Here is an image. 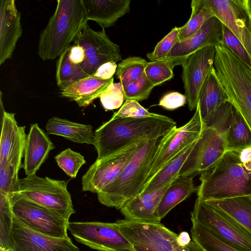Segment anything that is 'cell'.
<instances>
[{
    "instance_id": "cell-1",
    "label": "cell",
    "mask_w": 251,
    "mask_h": 251,
    "mask_svg": "<svg viewBox=\"0 0 251 251\" xmlns=\"http://www.w3.org/2000/svg\"><path fill=\"white\" fill-rule=\"evenodd\" d=\"M200 180L196 193L203 201L251 196V147L226 151Z\"/></svg>"
},
{
    "instance_id": "cell-2",
    "label": "cell",
    "mask_w": 251,
    "mask_h": 251,
    "mask_svg": "<svg viewBox=\"0 0 251 251\" xmlns=\"http://www.w3.org/2000/svg\"><path fill=\"white\" fill-rule=\"evenodd\" d=\"M176 126L175 121L162 115L145 118L112 116L94 133L92 145L98 153L97 160L147 138L163 137Z\"/></svg>"
},
{
    "instance_id": "cell-3",
    "label": "cell",
    "mask_w": 251,
    "mask_h": 251,
    "mask_svg": "<svg viewBox=\"0 0 251 251\" xmlns=\"http://www.w3.org/2000/svg\"><path fill=\"white\" fill-rule=\"evenodd\" d=\"M162 137H150L140 143L134 155L119 176L97 193L100 203L120 210L126 203L142 192Z\"/></svg>"
},
{
    "instance_id": "cell-4",
    "label": "cell",
    "mask_w": 251,
    "mask_h": 251,
    "mask_svg": "<svg viewBox=\"0 0 251 251\" xmlns=\"http://www.w3.org/2000/svg\"><path fill=\"white\" fill-rule=\"evenodd\" d=\"M55 10L39 35L37 53L53 60L71 45L87 23L82 0H58Z\"/></svg>"
},
{
    "instance_id": "cell-5",
    "label": "cell",
    "mask_w": 251,
    "mask_h": 251,
    "mask_svg": "<svg viewBox=\"0 0 251 251\" xmlns=\"http://www.w3.org/2000/svg\"><path fill=\"white\" fill-rule=\"evenodd\" d=\"M0 247L10 251H80L69 237H51L25 224L12 213L7 197L0 195Z\"/></svg>"
},
{
    "instance_id": "cell-6",
    "label": "cell",
    "mask_w": 251,
    "mask_h": 251,
    "mask_svg": "<svg viewBox=\"0 0 251 251\" xmlns=\"http://www.w3.org/2000/svg\"><path fill=\"white\" fill-rule=\"evenodd\" d=\"M214 67L229 98L251 129V67L221 43L215 47Z\"/></svg>"
},
{
    "instance_id": "cell-7",
    "label": "cell",
    "mask_w": 251,
    "mask_h": 251,
    "mask_svg": "<svg viewBox=\"0 0 251 251\" xmlns=\"http://www.w3.org/2000/svg\"><path fill=\"white\" fill-rule=\"evenodd\" d=\"M15 114L2 112L0 139V194L9 196L19 180L18 173L23 168L26 135L25 126H19Z\"/></svg>"
},
{
    "instance_id": "cell-8",
    "label": "cell",
    "mask_w": 251,
    "mask_h": 251,
    "mask_svg": "<svg viewBox=\"0 0 251 251\" xmlns=\"http://www.w3.org/2000/svg\"><path fill=\"white\" fill-rule=\"evenodd\" d=\"M115 223L135 251H202L193 240L182 243L179 235L160 222L117 220Z\"/></svg>"
},
{
    "instance_id": "cell-9",
    "label": "cell",
    "mask_w": 251,
    "mask_h": 251,
    "mask_svg": "<svg viewBox=\"0 0 251 251\" xmlns=\"http://www.w3.org/2000/svg\"><path fill=\"white\" fill-rule=\"evenodd\" d=\"M13 194H17L68 220L75 213L65 180L41 177L36 174L26 176L19 179Z\"/></svg>"
},
{
    "instance_id": "cell-10",
    "label": "cell",
    "mask_w": 251,
    "mask_h": 251,
    "mask_svg": "<svg viewBox=\"0 0 251 251\" xmlns=\"http://www.w3.org/2000/svg\"><path fill=\"white\" fill-rule=\"evenodd\" d=\"M205 127L198 103L194 115L187 123L175 126L160 140L144 187L164 165L197 140Z\"/></svg>"
},
{
    "instance_id": "cell-11",
    "label": "cell",
    "mask_w": 251,
    "mask_h": 251,
    "mask_svg": "<svg viewBox=\"0 0 251 251\" xmlns=\"http://www.w3.org/2000/svg\"><path fill=\"white\" fill-rule=\"evenodd\" d=\"M9 201L12 213L30 228L51 237H68L69 220L59 214L17 194L9 196Z\"/></svg>"
},
{
    "instance_id": "cell-12",
    "label": "cell",
    "mask_w": 251,
    "mask_h": 251,
    "mask_svg": "<svg viewBox=\"0 0 251 251\" xmlns=\"http://www.w3.org/2000/svg\"><path fill=\"white\" fill-rule=\"evenodd\" d=\"M68 230L75 239L99 251H135L115 223L69 222Z\"/></svg>"
},
{
    "instance_id": "cell-13",
    "label": "cell",
    "mask_w": 251,
    "mask_h": 251,
    "mask_svg": "<svg viewBox=\"0 0 251 251\" xmlns=\"http://www.w3.org/2000/svg\"><path fill=\"white\" fill-rule=\"evenodd\" d=\"M191 214V218L226 242L245 251H251V236L221 210L197 198Z\"/></svg>"
},
{
    "instance_id": "cell-14",
    "label": "cell",
    "mask_w": 251,
    "mask_h": 251,
    "mask_svg": "<svg viewBox=\"0 0 251 251\" xmlns=\"http://www.w3.org/2000/svg\"><path fill=\"white\" fill-rule=\"evenodd\" d=\"M226 135L214 127L206 126L182 166L179 176L194 177L213 168L226 151Z\"/></svg>"
},
{
    "instance_id": "cell-15",
    "label": "cell",
    "mask_w": 251,
    "mask_h": 251,
    "mask_svg": "<svg viewBox=\"0 0 251 251\" xmlns=\"http://www.w3.org/2000/svg\"><path fill=\"white\" fill-rule=\"evenodd\" d=\"M203 0L214 16L239 40L251 58V0Z\"/></svg>"
},
{
    "instance_id": "cell-16",
    "label": "cell",
    "mask_w": 251,
    "mask_h": 251,
    "mask_svg": "<svg viewBox=\"0 0 251 251\" xmlns=\"http://www.w3.org/2000/svg\"><path fill=\"white\" fill-rule=\"evenodd\" d=\"M74 44L81 46L85 59L79 66L89 75H93L102 64L122 60L119 45L111 41L105 29L95 31L87 23L74 41Z\"/></svg>"
},
{
    "instance_id": "cell-17",
    "label": "cell",
    "mask_w": 251,
    "mask_h": 251,
    "mask_svg": "<svg viewBox=\"0 0 251 251\" xmlns=\"http://www.w3.org/2000/svg\"><path fill=\"white\" fill-rule=\"evenodd\" d=\"M141 141L96 160L82 177V191L97 194L113 181L134 155Z\"/></svg>"
},
{
    "instance_id": "cell-18",
    "label": "cell",
    "mask_w": 251,
    "mask_h": 251,
    "mask_svg": "<svg viewBox=\"0 0 251 251\" xmlns=\"http://www.w3.org/2000/svg\"><path fill=\"white\" fill-rule=\"evenodd\" d=\"M215 48L207 46L190 54L182 64V78L190 110H196L201 88L214 66Z\"/></svg>"
},
{
    "instance_id": "cell-19",
    "label": "cell",
    "mask_w": 251,
    "mask_h": 251,
    "mask_svg": "<svg viewBox=\"0 0 251 251\" xmlns=\"http://www.w3.org/2000/svg\"><path fill=\"white\" fill-rule=\"evenodd\" d=\"M223 25L215 16L211 18L191 36L178 41L165 57L160 60L167 62L174 68L182 65L192 53L207 46H214L222 43Z\"/></svg>"
},
{
    "instance_id": "cell-20",
    "label": "cell",
    "mask_w": 251,
    "mask_h": 251,
    "mask_svg": "<svg viewBox=\"0 0 251 251\" xmlns=\"http://www.w3.org/2000/svg\"><path fill=\"white\" fill-rule=\"evenodd\" d=\"M23 32L21 14L15 0H1L0 5V65L10 58Z\"/></svg>"
},
{
    "instance_id": "cell-21",
    "label": "cell",
    "mask_w": 251,
    "mask_h": 251,
    "mask_svg": "<svg viewBox=\"0 0 251 251\" xmlns=\"http://www.w3.org/2000/svg\"><path fill=\"white\" fill-rule=\"evenodd\" d=\"M55 148L48 135L37 123L31 125L26 135L24 151L23 168L26 176L36 174L49 152Z\"/></svg>"
},
{
    "instance_id": "cell-22",
    "label": "cell",
    "mask_w": 251,
    "mask_h": 251,
    "mask_svg": "<svg viewBox=\"0 0 251 251\" xmlns=\"http://www.w3.org/2000/svg\"><path fill=\"white\" fill-rule=\"evenodd\" d=\"M172 182L160 188L138 194L121 208V212L127 220L160 222L155 217V211L164 193Z\"/></svg>"
},
{
    "instance_id": "cell-23",
    "label": "cell",
    "mask_w": 251,
    "mask_h": 251,
    "mask_svg": "<svg viewBox=\"0 0 251 251\" xmlns=\"http://www.w3.org/2000/svg\"><path fill=\"white\" fill-rule=\"evenodd\" d=\"M226 102H229V97L213 66L201 88L198 101L201 117L206 126L219 108Z\"/></svg>"
},
{
    "instance_id": "cell-24",
    "label": "cell",
    "mask_w": 251,
    "mask_h": 251,
    "mask_svg": "<svg viewBox=\"0 0 251 251\" xmlns=\"http://www.w3.org/2000/svg\"><path fill=\"white\" fill-rule=\"evenodd\" d=\"M87 19L102 29L113 26L130 10V0H82Z\"/></svg>"
},
{
    "instance_id": "cell-25",
    "label": "cell",
    "mask_w": 251,
    "mask_h": 251,
    "mask_svg": "<svg viewBox=\"0 0 251 251\" xmlns=\"http://www.w3.org/2000/svg\"><path fill=\"white\" fill-rule=\"evenodd\" d=\"M113 82V77L104 80L89 75L60 89V94L75 101L79 107H86L99 98Z\"/></svg>"
},
{
    "instance_id": "cell-26",
    "label": "cell",
    "mask_w": 251,
    "mask_h": 251,
    "mask_svg": "<svg viewBox=\"0 0 251 251\" xmlns=\"http://www.w3.org/2000/svg\"><path fill=\"white\" fill-rule=\"evenodd\" d=\"M194 176H178L164 193L155 211V217L160 222L176 205L197 192Z\"/></svg>"
},
{
    "instance_id": "cell-27",
    "label": "cell",
    "mask_w": 251,
    "mask_h": 251,
    "mask_svg": "<svg viewBox=\"0 0 251 251\" xmlns=\"http://www.w3.org/2000/svg\"><path fill=\"white\" fill-rule=\"evenodd\" d=\"M204 201L222 211L251 236V196Z\"/></svg>"
},
{
    "instance_id": "cell-28",
    "label": "cell",
    "mask_w": 251,
    "mask_h": 251,
    "mask_svg": "<svg viewBox=\"0 0 251 251\" xmlns=\"http://www.w3.org/2000/svg\"><path fill=\"white\" fill-rule=\"evenodd\" d=\"M46 129L49 134L62 136L76 143L93 144L94 132L90 125L53 117L48 121Z\"/></svg>"
},
{
    "instance_id": "cell-29",
    "label": "cell",
    "mask_w": 251,
    "mask_h": 251,
    "mask_svg": "<svg viewBox=\"0 0 251 251\" xmlns=\"http://www.w3.org/2000/svg\"><path fill=\"white\" fill-rule=\"evenodd\" d=\"M197 140L164 165L146 185L141 193L163 187L179 176L180 170Z\"/></svg>"
},
{
    "instance_id": "cell-30",
    "label": "cell",
    "mask_w": 251,
    "mask_h": 251,
    "mask_svg": "<svg viewBox=\"0 0 251 251\" xmlns=\"http://www.w3.org/2000/svg\"><path fill=\"white\" fill-rule=\"evenodd\" d=\"M191 234L194 241L202 251H245L226 242L207 227L191 218Z\"/></svg>"
},
{
    "instance_id": "cell-31",
    "label": "cell",
    "mask_w": 251,
    "mask_h": 251,
    "mask_svg": "<svg viewBox=\"0 0 251 251\" xmlns=\"http://www.w3.org/2000/svg\"><path fill=\"white\" fill-rule=\"evenodd\" d=\"M251 147V129L241 114L234 107L226 135L227 151H239Z\"/></svg>"
},
{
    "instance_id": "cell-32",
    "label": "cell",
    "mask_w": 251,
    "mask_h": 251,
    "mask_svg": "<svg viewBox=\"0 0 251 251\" xmlns=\"http://www.w3.org/2000/svg\"><path fill=\"white\" fill-rule=\"evenodd\" d=\"M192 13L188 21L179 27L178 41H182L194 34L211 18L213 13L204 4L203 0H193Z\"/></svg>"
},
{
    "instance_id": "cell-33",
    "label": "cell",
    "mask_w": 251,
    "mask_h": 251,
    "mask_svg": "<svg viewBox=\"0 0 251 251\" xmlns=\"http://www.w3.org/2000/svg\"><path fill=\"white\" fill-rule=\"evenodd\" d=\"M70 46L60 55L56 61L55 78L60 89L76 80L89 76L83 71L79 65L73 63L69 59L68 52Z\"/></svg>"
},
{
    "instance_id": "cell-34",
    "label": "cell",
    "mask_w": 251,
    "mask_h": 251,
    "mask_svg": "<svg viewBox=\"0 0 251 251\" xmlns=\"http://www.w3.org/2000/svg\"><path fill=\"white\" fill-rule=\"evenodd\" d=\"M148 62L138 56H129L120 62L116 72L123 87L140 78L145 73Z\"/></svg>"
},
{
    "instance_id": "cell-35",
    "label": "cell",
    "mask_w": 251,
    "mask_h": 251,
    "mask_svg": "<svg viewBox=\"0 0 251 251\" xmlns=\"http://www.w3.org/2000/svg\"><path fill=\"white\" fill-rule=\"evenodd\" d=\"M54 159L59 167L72 178L76 177L80 168L86 163L82 155L70 148L62 151Z\"/></svg>"
},
{
    "instance_id": "cell-36",
    "label": "cell",
    "mask_w": 251,
    "mask_h": 251,
    "mask_svg": "<svg viewBox=\"0 0 251 251\" xmlns=\"http://www.w3.org/2000/svg\"><path fill=\"white\" fill-rule=\"evenodd\" d=\"M155 86L144 73L137 80L123 87L125 100L138 101L147 100Z\"/></svg>"
},
{
    "instance_id": "cell-37",
    "label": "cell",
    "mask_w": 251,
    "mask_h": 251,
    "mask_svg": "<svg viewBox=\"0 0 251 251\" xmlns=\"http://www.w3.org/2000/svg\"><path fill=\"white\" fill-rule=\"evenodd\" d=\"M173 68L166 61L156 60L148 62L145 73L155 86L171 79L174 76Z\"/></svg>"
},
{
    "instance_id": "cell-38",
    "label": "cell",
    "mask_w": 251,
    "mask_h": 251,
    "mask_svg": "<svg viewBox=\"0 0 251 251\" xmlns=\"http://www.w3.org/2000/svg\"><path fill=\"white\" fill-rule=\"evenodd\" d=\"M101 104L105 110L120 108L125 100L123 86L120 82H112L99 97Z\"/></svg>"
},
{
    "instance_id": "cell-39",
    "label": "cell",
    "mask_w": 251,
    "mask_h": 251,
    "mask_svg": "<svg viewBox=\"0 0 251 251\" xmlns=\"http://www.w3.org/2000/svg\"><path fill=\"white\" fill-rule=\"evenodd\" d=\"M179 27H175L155 46L153 51L147 57L151 61L160 60L165 57L178 41Z\"/></svg>"
},
{
    "instance_id": "cell-40",
    "label": "cell",
    "mask_w": 251,
    "mask_h": 251,
    "mask_svg": "<svg viewBox=\"0 0 251 251\" xmlns=\"http://www.w3.org/2000/svg\"><path fill=\"white\" fill-rule=\"evenodd\" d=\"M158 114L149 112L135 100H126L114 116L124 118H145L158 117Z\"/></svg>"
},
{
    "instance_id": "cell-41",
    "label": "cell",
    "mask_w": 251,
    "mask_h": 251,
    "mask_svg": "<svg viewBox=\"0 0 251 251\" xmlns=\"http://www.w3.org/2000/svg\"><path fill=\"white\" fill-rule=\"evenodd\" d=\"M222 43L231 49L248 65L251 67V58L239 40L223 24Z\"/></svg>"
},
{
    "instance_id": "cell-42",
    "label": "cell",
    "mask_w": 251,
    "mask_h": 251,
    "mask_svg": "<svg viewBox=\"0 0 251 251\" xmlns=\"http://www.w3.org/2000/svg\"><path fill=\"white\" fill-rule=\"evenodd\" d=\"M187 102L185 95L176 92L167 93L160 99L158 105L164 108L173 110L184 106Z\"/></svg>"
},
{
    "instance_id": "cell-43",
    "label": "cell",
    "mask_w": 251,
    "mask_h": 251,
    "mask_svg": "<svg viewBox=\"0 0 251 251\" xmlns=\"http://www.w3.org/2000/svg\"><path fill=\"white\" fill-rule=\"evenodd\" d=\"M118 65L113 61L105 63L100 66L93 75L100 79L107 80L113 77Z\"/></svg>"
},
{
    "instance_id": "cell-44",
    "label": "cell",
    "mask_w": 251,
    "mask_h": 251,
    "mask_svg": "<svg viewBox=\"0 0 251 251\" xmlns=\"http://www.w3.org/2000/svg\"><path fill=\"white\" fill-rule=\"evenodd\" d=\"M68 56L72 62L80 65L85 60V53L81 46L73 44L70 46Z\"/></svg>"
},
{
    "instance_id": "cell-45",
    "label": "cell",
    "mask_w": 251,
    "mask_h": 251,
    "mask_svg": "<svg viewBox=\"0 0 251 251\" xmlns=\"http://www.w3.org/2000/svg\"><path fill=\"white\" fill-rule=\"evenodd\" d=\"M0 251H10L5 248L0 247Z\"/></svg>"
}]
</instances>
